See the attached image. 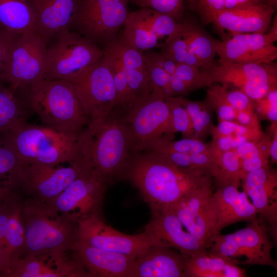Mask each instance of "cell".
I'll return each mask as SVG.
<instances>
[{
	"label": "cell",
	"instance_id": "obj_22",
	"mask_svg": "<svg viewBox=\"0 0 277 277\" xmlns=\"http://www.w3.org/2000/svg\"><path fill=\"white\" fill-rule=\"evenodd\" d=\"M275 10L266 4L243 8L225 9L216 17L214 29L225 38V30L231 34L241 33H266L269 29Z\"/></svg>",
	"mask_w": 277,
	"mask_h": 277
},
{
	"label": "cell",
	"instance_id": "obj_38",
	"mask_svg": "<svg viewBox=\"0 0 277 277\" xmlns=\"http://www.w3.org/2000/svg\"><path fill=\"white\" fill-rule=\"evenodd\" d=\"M144 8L147 23L159 38L172 36L181 30L182 22H178L170 16L150 8Z\"/></svg>",
	"mask_w": 277,
	"mask_h": 277
},
{
	"label": "cell",
	"instance_id": "obj_4",
	"mask_svg": "<svg viewBox=\"0 0 277 277\" xmlns=\"http://www.w3.org/2000/svg\"><path fill=\"white\" fill-rule=\"evenodd\" d=\"M1 135L11 144L22 165L56 166L72 164L78 157L79 133L25 121Z\"/></svg>",
	"mask_w": 277,
	"mask_h": 277
},
{
	"label": "cell",
	"instance_id": "obj_46",
	"mask_svg": "<svg viewBox=\"0 0 277 277\" xmlns=\"http://www.w3.org/2000/svg\"><path fill=\"white\" fill-rule=\"evenodd\" d=\"M144 62L149 73L153 89L157 88L162 90L165 97L173 96L170 87L171 75L168 74L163 68L150 62L145 60H144Z\"/></svg>",
	"mask_w": 277,
	"mask_h": 277
},
{
	"label": "cell",
	"instance_id": "obj_7",
	"mask_svg": "<svg viewBox=\"0 0 277 277\" xmlns=\"http://www.w3.org/2000/svg\"><path fill=\"white\" fill-rule=\"evenodd\" d=\"M205 246L209 251L236 261L237 258L243 256L245 258L243 264L268 266L275 269L277 268L276 262L271 254L273 243L267 226L257 218L245 228L233 233H220L212 236Z\"/></svg>",
	"mask_w": 277,
	"mask_h": 277
},
{
	"label": "cell",
	"instance_id": "obj_36",
	"mask_svg": "<svg viewBox=\"0 0 277 277\" xmlns=\"http://www.w3.org/2000/svg\"><path fill=\"white\" fill-rule=\"evenodd\" d=\"M173 136L166 134L153 142L144 150L162 148L186 154L213 153L210 144L203 141L194 138H184L180 140L173 141Z\"/></svg>",
	"mask_w": 277,
	"mask_h": 277
},
{
	"label": "cell",
	"instance_id": "obj_43",
	"mask_svg": "<svg viewBox=\"0 0 277 277\" xmlns=\"http://www.w3.org/2000/svg\"><path fill=\"white\" fill-rule=\"evenodd\" d=\"M192 91L209 86L206 74L199 68L184 63L177 64L174 73Z\"/></svg>",
	"mask_w": 277,
	"mask_h": 277
},
{
	"label": "cell",
	"instance_id": "obj_56",
	"mask_svg": "<svg viewBox=\"0 0 277 277\" xmlns=\"http://www.w3.org/2000/svg\"><path fill=\"white\" fill-rule=\"evenodd\" d=\"M271 139L270 133L269 134L263 133L261 138L256 142L261 153L268 158L270 157Z\"/></svg>",
	"mask_w": 277,
	"mask_h": 277
},
{
	"label": "cell",
	"instance_id": "obj_14",
	"mask_svg": "<svg viewBox=\"0 0 277 277\" xmlns=\"http://www.w3.org/2000/svg\"><path fill=\"white\" fill-rule=\"evenodd\" d=\"M88 169L77 161L67 167L60 165H22L13 189L21 188L32 196L33 200L47 203L57 196Z\"/></svg>",
	"mask_w": 277,
	"mask_h": 277
},
{
	"label": "cell",
	"instance_id": "obj_26",
	"mask_svg": "<svg viewBox=\"0 0 277 277\" xmlns=\"http://www.w3.org/2000/svg\"><path fill=\"white\" fill-rule=\"evenodd\" d=\"M235 260L207 249L187 256L184 277H244V269Z\"/></svg>",
	"mask_w": 277,
	"mask_h": 277
},
{
	"label": "cell",
	"instance_id": "obj_12",
	"mask_svg": "<svg viewBox=\"0 0 277 277\" xmlns=\"http://www.w3.org/2000/svg\"><path fill=\"white\" fill-rule=\"evenodd\" d=\"M77 238L90 246L137 258L152 245L167 246L146 230L135 235L122 233L106 224L97 214L78 221Z\"/></svg>",
	"mask_w": 277,
	"mask_h": 277
},
{
	"label": "cell",
	"instance_id": "obj_47",
	"mask_svg": "<svg viewBox=\"0 0 277 277\" xmlns=\"http://www.w3.org/2000/svg\"><path fill=\"white\" fill-rule=\"evenodd\" d=\"M212 140L209 144L213 152H220L235 149L243 143L249 142L241 137L225 135L212 132Z\"/></svg>",
	"mask_w": 277,
	"mask_h": 277
},
{
	"label": "cell",
	"instance_id": "obj_25",
	"mask_svg": "<svg viewBox=\"0 0 277 277\" xmlns=\"http://www.w3.org/2000/svg\"><path fill=\"white\" fill-rule=\"evenodd\" d=\"M84 270L78 262L67 255L54 259L47 255L20 258L7 277L84 276Z\"/></svg>",
	"mask_w": 277,
	"mask_h": 277
},
{
	"label": "cell",
	"instance_id": "obj_17",
	"mask_svg": "<svg viewBox=\"0 0 277 277\" xmlns=\"http://www.w3.org/2000/svg\"><path fill=\"white\" fill-rule=\"evenodd\" d=\"M243 187L255 208L260 220L266 223L269 233L276 244L277 172L269 165L247 174Z\"/></svg>",
	"mask_w": 277,
	"mask_h": 277
},
{
	"label": "cell",
	"instance_id": "obj_54",
	"mask_svg": "<svg viewBox=\"0 0 277 277\" xmlns=\"http://www.w3.org/2000/svg\"><path fill=\"white\" fill-rule=\"evenodd\" d=\"M263 4L262 0H225V9L243 8Z\"/></svg>",
	"mask_w": 277,
	"mask_h": 277
},
{
	"label": "cell",
	"instance_id": "obj_58",
	"mask_svg": "<svg viewBox=\"0 0 277 277\" xmlns=\"http://www.w3.org/2000/svg\"><path fill=\"white\" fill-rule=\"evenodd\" d=\"M184 64L194 66L199 69L201 68L202 69H205L206 67L203 61L194 53L189 50Z\"/></svg>",
	"mask_w": 277,
	"mask_h": 277
},
{
	"label": "cell",
	"instance_id": "obj_31",
	"mask_svg": "<svg viewBox=\"0 0 277 277\" xmlns=\"http://www.w3.org/2000/svg\"><path fill=\"white\" fill-rule=\"evenodd\" d=\"M188 45V50L194 53L205 65V69L214 65L216 54L215 41L201 28L191 23L183 21L179 33Z\"/></svg>",
	"mask_w": 277,
	"mask_h": 277
},
{
	"label": "cell",
	"instance_id": "obj_39",
	"mask_svg": "<svg viewBox=\"0 0 277 277\" xmlns=\"http://www.w3.org/2000/svg\"><path fill=\"white\" fill-rule=\"evenodd\" d=\"M212 132L221 135L241 137L248 141H258L264 133L261 128L246 126L234 121L219 122L217 126H214Z\"/></svg>",
	"mask_w": 277,
	"mask_h": 277
},
{
	"label": "cell",
	"instance_id": "obj_18",
	"mask_svg": "<svg viewBox=\"0 0 277 277\" xmlns=\"http://www.w3.org/2000/svg\"><path fill=\"white\" fill-rule=\"evenodd\" d=\"M217 63H270L277 58V48L268 43L264 33H241L231 34L222 41H215Z\"/></svg>",
	"mask_w": 277,
	"mask_h": 277
},
{
	"label": "cell",
	"instance_id": "obj_33",
	"mask_svg": "<svg viewBox=\"0 0 277 277\" xmlns=\"http://www.w3.org/2000/svg\"><path fill=\"white\" fill-rule=\"evenodd\" d=\"M178 98L190 117L195 138L204 141L211 135L214 126L213 123V110L205 99L202 101H193L183 96H178Z\"/></svg>",
	"mask_w": 277,
	"mask_h": 277
},
{
	"label": "cell",
	"instance_id": "obj_13",
	"mask_svg": "<svg viewBox=\"0 0 277 277\" xmlns=\"http://www.w3.org/2000/svg\"><path fill=\"white\" fill-rule=\"evenodd\" d=\"M130 0H79L72 25L86 38L105 42L115 38L128 15Z\"/></svg>",
	"mask_w": 277,
	"mask_h": 277
},
{
	"label": "cell",
	"instance_id": "obj_49",
	"mask_svg": "<svg viewBox=\"0 0 277 277\" xmlns=\"http://www.w3.org/2000/svg\"><path fill=\"white\" fill-rule=\"evenodd\" d=\"M144 60L163 68L170 75L175 71L177 64L166 57L161 52L150 51L142 53Z\"/></svg>",
	"mask_w": 277,
	"mask_h": 277
},
{
	"label": "cell",
	"instance_id": "obj_59",
	"mask_svg": "<svg viewBox=\"0 0 277 277\" xmlns=\"http://www.w3.org/2000/svg\"><path fill=\"white\" fill-rule=\"evenodd\" d=\"M14 191L0 184V202L9 196Z\"/></svg>",
	"mask_w": 277,
	"mask_h": 277
},
{
	"label": "cell",
	"instance_id": "obj_41",
	"mask_svg": "<svg viewBox=\"0 0 277 277\" xmlns=\"http://www.w3.org/2000/svg\"><path fill=\"white\" fill-rule=\"evenodd\" d=\"M217 92L235 110L253 111L254 101L243 91L219 83L212 84Z\"/></svg>",
	"mask_w": 277,
	"mask_h": 277
},
{
	"label": "cell",
	"instance_id": "obj_23",
	"mask_svg": "<svg viewBox=\"0 0 277 277\" xmlns=\"http://www.w3.org/2000/svg\"><path fill=\"white\" fill-rule=\"evenodd\" d=\"M187 256L170 247L152 245L135 260L130 277H184Z\"/></svg>",
	"mask_w": 277,
	"mask_h": 277
},
{
	"label": "cell",
	"instance_id": "obj_42",
	"mask_svg": "<svg viewBox=\"0 0 277 277\" xmlns=\"http://www.w3.org/2000/svg\"><path fill=\"white\" fill-rule=\"evenodd\" d=\"M190 7L204 25L213 24L218 14L225 8V0H189Z\"/></svg>",
	"mask_w": 277,
	"mask_h": 277
},
{
	"label": "cell",
	"instance_id": "obj_28",
	"mask_svg": "<svg viewBox=\"0 0 277 277\" xmlns=\"http://www.w3.org/2000/svg\"><path fill=\"white\" fill-rule=\"evenodd\" d=\"M0 27L15 34L36 31L32 11L23 0H0Z\"/></svg>",
	"mask_w": 277,
	"mask_h": 277
},
{
	"label": "cell",
	"instance_id": "obj_57",
	"mask_svg": "<svg viewBox=\"0 0 277 277\" xmlns=\"http://www.w3.org/2000/svg\"><path fill=\"white\" fill-rule=\"evenodd\" d=\"M272 24L268 31L264 33L267 41L269 43L274 44L277 41V15L274 14L272 21Z\"/></svg>",
	"mask_w": 277,
	"mask_h": 277
},
{
	"label": "cell",
	"instance_id": "obj_53",
	"mask_svg": "<svg viewBox=\"0 0 277 277\" xmlns=\"http://www.w3.org/2000/svg\"><path fill=\"white\" fill-rule=\"evenodd\" d=\"M170 87L173 96L185 95L192 91L189 87L174 74L171 76Z\"/></svg>",
	"mask_w": 277,
	"mask_h": 277
},
{
	"label": "cell",
	"instance_id": "obj_61",
	"mask_svg": "<svg viewBox=\"0 0 277 277\" xmlns=\"http://www.w3.org/2000/svg\"><path fill=\"white\" fill-rule=\"evenodd\" d=\"M262 2L263 4L270 6L276 10L277 0H262Z\"/></svg>",
	"mask_w": 277,
	"mask_h": 277
},
{
	"label": "cell",
	"instance_id": "obj_1",
	"mask_svg": "<svg viewBox=\"0 0 277 277\" xmlns=\"http://www.w3.org/2000/svg\"><path fill=\"white\" fill-rule=\"evenodd\" d=\"M124 179L137 189L152 213L172 207L212 177L204 171L182 169L159 153L146 150L133 153Z\"/></svg>",
	"mask_w": 277,
	"mask_h": 277
},
{
	"label": "cell",
	"instance_id": "obj_34",
	"mask_svg": "<svg viewBox=\"0 0 277 277\" xmlns=\"http://www.w3.org/2000/svg\"><path fill=\"white\" fill-rule=\"evenodd\" d=\"M104 56L111 69L117 91L119 109L126 114L132 108L133 102L122 65L111 42L106 43Z\"/></svg>",
	"mask_w": 277,
	"mask_h": 277
},
{
	"label": "cell",
	"instance_id": "obj_55",
	"mask_svg": "<svg viewBox=\"0 0 277 277\" xmlns=\"http://www.w3.org/2000/svg\"><path fill=\"white\" fill-rule=\"evenodd\" d=\"M270 134L271 136L270 148V157L274 163L277 162V122L271 124Z\"/></svg>",
	"mask_w": 277,
	"mask_h": 277
},
{
	"label": "cell",
	"instance_id": "obj_5",
	"mask_svg": "<svg viewBox=\"0 0 277 277\" xmlns=\"http://www.w3.org/2000/svg\"><path fill=\"white\" fill-rule=\"evenodd\" d=\"M27 105L43 124L68 132L80 133L89 120L72 86L64 80H43L33 85Z\"/></svg>",
	"mask_w": 277,
	"mask_h": 277
},
{
	"label": "cell",
	"instance_id": "obj_11",
	"mask_svg": "<svg viewBox=\"0 0 277 277\" xmlns=\"http://www.w3.org/2000/svg\"><path fill=\"white\" fill-rule=\"evenodd\" d=\"M163 91L154 88L135 103L123 116L131 135L135 151H143L153 142L172 132L170 114Z\"/></svg>",
	"mask_w": 277,
	"mask_h": 277
},
{
	"label": "cell",
	"instance_id": "obj_63",
	"mask_svg": "<svg viewBox=\"0 0 277 277\" xmlns=\"http://www.w3.org/2000/svg\"></svg>",
	"mask_w": 277,
	"mask_h": 277
},
{
	"label": "cell",
	"instance_id": "obj_32",
	"mask_svg": "<svg viewBox=\"0 0 277 277\" xmlns=\"http://www.w3.org/2000/svg\"><path fill=\"white\" fill-rule=\"evenodd\" d=\"M211 176L217 187L232 185L239 187L242 179L240 160L235 149L214 153Z\"/></svg>",
	"mask_w": 277,
	"mask_h": 277
},
{
	"label": "cell",
	"instance_id": "obj_37",
	"mask_svg": "<svg viewBox=\"0 0 277 277\" xmlns=\"http://www.w3.org/2000/svg\"><path fill=\"white\" fill-rule=\"evenodd\" d=\"M165 100L170 111L172 133L181 132L184 138H196L190 117L178 97H167Z\"/></svg>",
	"mask_w": 277,
	"mask_h": 277
},
{
	"label": "cell",
	"instance_id": "obj_52",
	"mask_svg": "<svg viewBox=\"0 0 277 277\" xmlns=\"http://www.w3.org/2000/svg\"><path fill=\"white\" fill-rule=\"evenodd\" d=\"M235 121L246 126L261 128L259 119L254 111H237Z\"/></svg>",
	"mask_w": 277,
	"mask_h": 277
},
{
	"label": "cell",
	"instance_id": "obj_45",
	"mask_svg": "<svg viewBox=\"0 0 277 277\" xmlns=\"http://www.w3.org/2000/svg\"><path fill=\"white\" fill-rule=\"evenodd\" d=\"M253 111L259 120L277 122V89L270 91L262 98L254 101Z\"/></svg>",
	"mask_w": 277,
	"mask_h": 277
},
{
	"label": "cell",
	"instance_id": "obj_20",
	"mask_svg": "<svg viewBox=\"0 0 277 277\" xmlns=\"http://www.w3.org/2000/svg\"><path fill=\"white\" fill-rule=\"evenodd\" d=\"M79 0H28L36 31L47 42L69 30L74 22Z\"/></svg>",
	"mask_w": 277,
	"mask_h": 277
},
{
	"label": "cell",
	"instance_id": "obj_15",
	"mask_svg": "<svg viewBox=\"0 0 277 277\" xmlns=\"http://www.w3.org/2000/svg\"><path fill=\"white\" fill-rule=\"evenodd\" d=\"M108 184L93 171H84L62 193L45 203L53 210L79 220L97 214Z\"/></svg>",
	"mask_w": 277,
	"mask_h": 277
},
{
	"label": "cell",
	"instance_id": "obj_10",
	"mask_svg": "<svg viewBox=\"0 0 277 277\" xmlns=\"http://www.w3.org/2000/svg\"><path fill=\"white\" fill-rule=\"evenodd\" d=\"M67 82L72 86L89 118L120 112L112 72L104 55L91 67Z\"/></svg>",
	"mask_w": 277,
	"mask_h": 277
},
{
	"label": "cell",
	"instance_id": "obj_50",
	"mask_svg": "<svg viewBox=\"0 0 277 277\" xmlns=\"http://www.w3.org/2000/svg\"><path fill=\"white\" fill-rule=\"evenodd\" d=\"M256 142V141L247 142L235 149L240 161H249L259 156H265L260 152Z\"/></svg>",
	"mask_w": 277,
	"mask_h": 277
},
{
	"label": "cell",
	"instance_id": "obj_40",
	"mask_svg": "<svg viewBox=\"0 0 277 277\" xmlns=\"http://www.w3.org/2000/svg\"><path fill=\"white\" fill-rule=\"evenodd\" d=\"M142 8H148L167 14L182 22L185 7L184 0H130Z\"/></svg>",
	"mask_w": 277,
	"mask_h": 277
},
{
	"label": "cell",
	"instance_id": "obj_24",
	"mask_svg": "<svg viewBox=\"0 0 277 277\" xmlns=\"http://www.w3.org/2000/svg\"><path fill=\"white\" fill-rule=\"evenodd\" d=\"M230 185L219 188L213 192L217 208V219L212 235L225 227L239 222H251L256 218V210L245 191Z\"/></svg>",
	"mask_w": 277,
	"mask_h": 277
},
{
	"label": "cell",
	"instance_id": "obj_60",
	"mask_svg": "<svg viewBox=\"0 0 277 277\" xmlns=\"http://www.w3.org/2000/svg\"><path fill=\"white\" fill-rule=\"evenodd\" d=\"M5 271L4 267V255L3 251L0 245V277H4Z\"/></svg>",
	"mask_w": 277,
	"mask_h": 277
},
{
	"label": "cell",
	"instance_id": "obj_21",
	"mask_svg": "<svg viewBox=\"0 0 277 277\" xmlns=\"http://www.w3.org/2000/svg\"><path fill=\"white\" fill-rule=\"evenodd\" d=\"M151 215V220L145 230L168 247L187 256L206 249L204 244L186 229L171 208L152 213Z\"/></svg>",
	"mask_w": 277,
	"mask_h": 277
},
{
	"label": "cell",
	"instance_id": "obj_51",
	"mask_svg": "<svg viewBox=\"0 0 277 277\" xmlns=\"http://www.w3.org/2000/svg\"><path fill=\"white\" fill-rule=\"evenodd\" d=\"M17 35L0 27V71L10 45Z\"/></svg>",
	"mask_w": 277,
	"mask_h": 277
},
{
	"label": "cell",
	"instance_id": "obj_3",
	"mask_svg": "<svg viewBox=\"0 0 277 277\" xmlns=\"http://www.w3.org/2000/svg\"><path fill=\"white\" fill-rule=\"evenodd\" d=\"M21 219L25 233L21 258H61L78 240L77 218L58 212L45 203L32 199L22 204Z\"/></svg>",
	"mask_w": 277,
	"mask_h": 277
},
{
	"label": "cell",
	"instance_id": "obj_30",
	"mask_svg": "<svg viewBox=\"0 0 277 277\" xmlns=\"http://www.w3.org/2000/svg\"><path fill=\"white\" fill-rule=\"evenodd\" d=\"M3 83L0 80V134L8 132L18 124L26 121L30 110L16 92Z\"/></svg>",
	"mask_w": 277,
	"mask_h": 277
},
{
	"label": "cell",
	"instance_id": "obj_27",
	"mask_svg": "<svg viewBox=\"0 0 277 277\" xmlns=\"http://www.w3.org/2000/svg\"><path fill=\"white\" fill-rule=\"evenodd\" d=\"M22 204L15 200L11 212L4 241V277L21 258L25 243L24 227L21 219Z\"/></svg>",
	"mask_w": 277,
	"mask_h": 277
},
{
	"label": "cell",
	"instance_id": "obj_44",
	"mask_svg": "<svg viewBox=\"0 0 277 277\" xmlns=\"http://www.w3.org/2000/svg\"><path fill=\"white\" fill-rule=\"evenodd\" d=\"M205 100L216 113L219 122L235 121L237 111L217 92L212 85L208 87Z\"/></svg>",
	"mask_w": 277,
	"mask_h": 277
},
{
	"label": "cell",
	"instance_id": "obj_9",
	"mask_svg": "<svg viewBox=\"0 0 277 277\" xmlns=\"http://www.w3.org/2000/svg\"><path fill=\"white\" fill-rule=\"evenodd\" d=\"M209 86L219 83L239 89L254 101L277 89V65L270 63H221L202 69Z\"/></svg>",
	"mask_w": 277,
	"mask_h": 277
},
{
	"label": "cell",
	"instance_id": "obj_35",
	"mask_svg": "<svg viewBox=\"0 0 277 277\" xmlns=\"http://www.w3.org/2000/svg\"><path fill=\"white\" fill-rule=\"evenodd\" d=\"M22 166L8 140L0 134V184L12 190Z\"/></svg>",
	"mask_w": 277,
	"mask_h": 277
},
{
	"label": "cell",
	"instance_id": "obj_6",
	"mask_svg": "<svg viewBox=\"0 0 277 277\" xmlns=\"http://www.w3.org/2000/svg\"><path fill=\"white\" fill-rule=\"evenodd\" d=\"M47 43L36 31L17 34L7 52L0 71V80L14 92L27 90L44 80Z\"/></svg>",
	"mask_w": 277,
	"mask_h": 277
},
{
	"label": "cell",
	"instance_id": "obj_2",
	"mask_svg": "<svg viewBox=\"0 0 277 277\" xmlns=\"http://www.w3.org/2000/svg\"><path fill=\"white\" fill-rule=\"evenodd\" d=\"M123 116L116 111L90 117L78 135L76 161L108 184L124 179L129 161L135 151Z\"/></svg>",
	"mask_w": 277,
	"mask_h": 277
},
{
	"label": "cell",
	"instance_id": "obj_19",
	"mask_svg": "<svg viewBox=\"0 0 277 277\" xmlns=\"http://www.w3.org/2000/svg\"><path fill=\"white\" fill-rule=\"evenodd\" d=\"M71 251L91 277H130L137 258L96 248L78 240Z\"/></svg>",
	"mask_w": 277,
	"mask_h": 277
},
{
	"label": "cell",
	"instance_id": "obj_48",
	"mask_svg": "<svg viewBox=\"0 0 277 277\" xmlns=\"http://www.w3.org/2000/svg\"><path fill=\"white\" fill-rule=\"evenodd\" d=\"M16 200L13 191L0 202V245L3 249V255L4 236L12 207Z\"/></svg>",
	"mask_w": 277,
	"mask_h": 277
},
{
	"label": "cell",
	"instance_id": "obj_62",
	"mask_svg": "<svg viewBox=\"0 0 277 277\" xmlns=\"http://www.w3.org/2000/svg\"><path fill=\"white\" fill-rule=\"evenodd\" d=\"M25 2H27L28 0H23Z\"/></svg>",
	"mask_w": 277,
	"mask_h": 277
},
{
	"label": "cell",
	"instance_id": "obj_29",
	"mask_svg": "<svg viewBox=\"0 0 277 277\" xmlns=\"http://www.w3.org/2000/svg\"><path fill=\"white\" fill-rule=\"evenodd\" d=\"M124 26L122 38L128 45L142 52L157 45L159 38L149 27L144 8L129 13Z\"/></svg>",
	"mask_w": 277,
	"mask_h": 277
},
{
	"label": "cell",
	"instance_id": "obj_8",
	"mask_svg": "<svg viewBox=\"0 0 277 277\" xmlns=\"http://www.w3.org/2000/svg\"><path fill=\"white\" fill-rule=\"evenodd\" d=\"M47 47L44 80L68 81L87 69L104 55L91 41L69 29L60 33Z\"/></svg>",
	"mask_w": 277,
	"mask_h": 277
},
{
	"label": "cell",
	"instance_id": "obj_16",
	"mask_svg": "<svg viewBox=\"0 0 277 277\" xmlns=\"http://www.w3.org/2000/svg\"><path fill=\"white\" fill-rule=\"evenodd\" d=\"M170 208L186 229L206 245L217 219L212 180L186 194Z\"/></svg>",
	"mask_w": 277,
	"mask_h": 277
}]
</instances>
